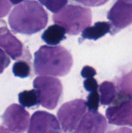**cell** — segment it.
I'll return each mask as SVG.
<instances>
[{"instance_id": "7", "label": "cell", "mask_w": 132, "mask_h": 133, "mask_svg": "<svg viewBox=\"0 0 132 133\" xmlns=\"http://www.w3.org/2000/svg\"><path fill=\"white\" fill-rule=\"evenodd\" d=\"M0 48H3L12 59L31 61V53L27 47L17 38L7 28L6 22L0 19Z\"/></svg>"}, {"instance_id": "15", "label": "cell", "mask_w": 132, "mask_h": 133, "mask_svg": "<svg viewBox=\"0 0 132 133\" xmlns=\"http://www.w3.org/2000/svg\"><path fill=\"white\" fill-rule=\"evenodd\" d=\"M18 101L23 107L37 108L40 104L38 92L35 88L20 92L18 94Z\"/></svg>"}, {"instance_id": "20", "label": "cell", "mask_w": 132, "mask_h": 133, "mask_svg": "<svg viewBox=\"0 0 132 133\" xmlns=\"http://www.w3.org/2000/svg\"><path fill=\"white\" fill-rule=\"evenodd\" d=\"M10 64V59L9 56L0 49V74H2L5 68Z\"/></svg>"}, {"instance_id": "12", "label": "cell", "mask_w": 132, "mask_h": 133, "mask_svg": "<svg viewBox=\"0 0 132 133\" xmlns=\"http://www.w3.org/2000/svg\"><path fill=\"white\" fill-rule=\"evenodd\" d=\"M111 31V23L107 22H96L91 27H87L82 31L81 38L83 40H97L104 36Z\"/></svg>"}, {"instance_id": "6", "label": "cell", "mask_w": 132, "mask_h": 133, "mask_svg": "<svg viewBox=\"0 0 132 133\" xmlns=\"http://www.w3.org/2000/svg\"><path fill=\"white\" fill-rule=\"evenodd\" d=\"M86 110V101L82 99L72 100L62 105L58 110L57 117L63 132H74Z\"/></svg>"}, {"instance_id": "8", "label": "cell", "mask_w": 132, "mask_h": 133, "mask_svg": "<svg viewBox=\"0 0 132 133\" xmlns=\"http://www.w3.org/2000/svg\"><path fill=\"white\" fill-rule=\"evenodd\" d=\"M107 18L111 23V35L132 24V2L118 0L107 12Z\"/></svg>"}, {"instance_id": "2", "label": "cell", "mask_w": 132, "mask_h": 133, "mask_svg": "<svg viewBox=\"0 0 132 133\" xmlns=\"http://www.w3.org/2000/svg\"><path fill=\"white\" fill-rule=\"evenodd\" d=\"M73 64L71 53L63 46L43 45L34 53V70L40 76L63 77Z\"/></svg>"}, {"instance_id": "17", "label": "cell", "mask_w": 132, "mask_h": 133, "mask_svg": "<svg viewBox=\"0 0 132 133\" xmlns=\"http://www.w3.org/2000/svg\"><path fill=\"white\" fill-rule=\"evenodd\" d=\"M38 1L53 13L59 12L68 3V0H38Z\"/></svg>"}, {"instance_id": "5", "label": "cell", "mask_w": 132, "mask_h": 133, "mask_svg": "<svg viewBox=\"0 0 132 133\" xmlns=\"http://www.w3.org/2000/svg\"><path fill=\"white\" fill-rule=\"evenodd\" d=\"M33 87L38 91L40 105L49 110L55 109L63 93L60 80L50 76H39L35 78Z\"/></svg>"}, {"instance_id": "24", "label": "cell", "mask_w": 132, "mask_h": 133, "mask_svg": "<svg viewBox=\"0 0 132 133\" xmlns=\"http://www.w3.org/2000/svg\"><path fill=\"white\" fill-rule=\"evenodd\" d=\"M24 1V0H10V3H11L12 5H18V4H19L21 3V2H23V1Z\"/></svg>"}, {"instance_id": "3", "label": "cell", "mask_w": 132, "mask_h": 133, "mask_svg": "<svg viewBox=\"0 0 132 133\" xmlns=\"http://www.w3.org/2000/svg\"><path fill=\"white\" fill-rule=\"evenodd\" d=\"M116 93L106 109V116L110 124L132 126V71L116 81Z\"/></svg>"}, {"instance_id": "1", "label": "cell", "mask_w": 132, "mask_h": 133, "mask_svg": "<svg viewBox=\"0 0 132 133\" xmlns=\"http://www.w3.org/2000/svg\"><path fill=\"white\" fill-rule=\"evenodd\" d=\"M48 23V14L34 0H24L16 6L9 17V23L14 32L31 35L43 29Z\"/></svg>"}, {"instance_id": "13", "label": "cell", "mask_w": 132, "mask_h": 133, "mask_svg": "<svg viewBox=\"0 0 132 133\" xmlns=\"http://www.w3.org/2000/svg\"><path fill=\"white\" fill-rule=\"evenodd\" d=\"M65 33V29L56 23L44 31L41 35V39L48 45H56L66 38Z\"/></svg>"}, {"instance_id": "19", "label": "cell", "mask_w": 132, "mask_h": 133, "mask_svg": "<svg viewBox=\"0 0 132 133\" xmlns=\"http://www.w3.org/2000/svg\"><path fill=\"white\" fill-rule=\"evenodd\" d=\"M84 87L87 92H93L98 89V85L97 80L93 77L86 78L84 81Z\"/></svg>"}, {"instance_id": "21", "label": "cell", "mask_w": 132, "mask_h": 133, "mask_svg": "<svg viewBox=\"0 0 132 133\" xmlns=\"http://www.w3.org/2000/svg\"><path fill=\"white\" fill-rule=\"evenodd\" d=\"M11 6L10 0H0V18L6 16L9 14Z\"/></svg>"}, {"instance_id": "4", "label": "cell", "mask_w": 132, "mask_h": 133, "mask_svg": "<svg viewBox=\"0 0 132 133\" xmlns=\"http://www.w3.org/2000/svg\"><path fill=\"white\" fill-rule=\"evenodd\" d=\"M53 20L64 27L69 35H77L91 23V10L79 5H69L54 13Z\"/></svg>"}, {"instance_id": "14", "label": "cell", "mask_w": 132, "mask_h": 133, "mask_svg": "<svg viewBox=\"0 0 132 133\" xmlns=\"http://www.w3.org/2000/svg\"><path fill=\"white\" fill-rule=\"evenodd\" d=\"M99 91L100 93V103L102 105H109L117 93L116 87L114 83L107 81L103 82L100 85Z\"/></svg>"}, {"instance_id": "25", "label": "cell", "mask_w": 132, "mask_h": 133, "mask_svg": "<svg viewBox=\"0 0 132 133\" xmlns=\"http://www.w3.org/2000/svg\"><path fill=\"white\" fill-rule=\"evenodd\" d=\"M127 1H130V2H132V0H127Z\"/></svg>"}, {"instance_id": "10", "label": "cell", "mask_w": 132, "mask_h": 133, "mask_svg": "<svg viewBox=\"0 0 132 133\" xmlns=\"http://www.w3.org/2000/svg\"><path fill=\"white\" fill-rule=\"evenodd\" d=\"M61 131L59 122L53 114L39 110L31 116L27 132L58 133Z\"/></svg>"}, {"instance_id": "18", "label": "cell", "mask_w": 132, "mask_h": 133, "mask_svg": "<svg viewBox=\"0 0 132 133\" xmlns=\"http://www.w3.org/2000/svg\"><path fill=\"white\" fill-rule=\"evenodd\" d=\"M100 97L97 90L91 92L87 98V107L89 111H98Z\"/></svg>"}, {"instance_id": "22", "label": "cell", "mask_w": 132, "mask_h": 133, "mask_svg": "<svg viewBox=\"0 0 132 133\" xmlns=\"http://www.w3.org/2000/svg\"><path fill=\"white\" fill-rule=\"evenodd\" d=\"M79 3H82L85 6H98L104 5L109 0H74Z\"/></svg>"}, {"instance_id": "11", "label": "cell", "mask_w": 132, "mask_h": 133, "mask_svg": "<svg viewBox=\"0 0 132 133\" xmlns=\"http://www.w3.org/2000/svg\"><path fill=\"white\" fill-rule=\"evenodd\" d=\"M106 118L97 111H89L84 116L74 131L75 133H103L107 129Z\"/></svg>"}, {"instance_id": "23", "label": "cell", "mask_w": 132, "mask_h": 133, "mask_svg": "<svg viewBox=\"0 0 132 133\" xmlns=\"http://www.w3.org/2000/svg\"><path fill=\"white\" fill-rule=\"evenodd\" d=\"M97 74V71L93 67L85 66L81 71V75L84 78L93 77Z\"/></svg>"}, {"instance_id": "16", "label": "cell", "mask_w": 132, "mask_h": 133, "mask_svg": "<svg viewBox=\"0 0 132 133\" xmlns=\"http://www.w3.org/2000/svg\"><path fill=\"white\" fill-rule=\"evenodd\" d=\"M31 61L20 59L13 64L12 72L16 77L19 78H27L31 75Z\"/></svg>"}, {"instance_id": "9", "label": "cell", "mask_w": 132, "mask_h": 133, "mask_svg": "<svg viewBox=\"0 0 132 133\" xmlns=\"http://www.w3.org/2000/svg\"><path fill=\"white\" fill-rule=\"evenodd\" d=\"M1 118L9 131L23 132L28 128L30 115L23 106L14 103L8 107Z\"/></svg>"}]
</instances>
